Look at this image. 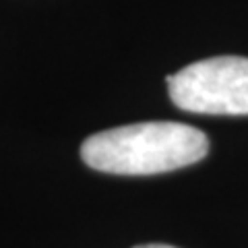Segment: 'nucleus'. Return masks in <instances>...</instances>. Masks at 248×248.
<instances>
[{
	"label": "nucleus",
	"instance_id": "nucleus-1",
	"mask_svg": "<svg viewBox=\"0 0 248 248\" xmlns=\"http://www.w3.org/2000/svg\"><path fill=\"white\" fill-rule=\"evenodd\" d=\"M209 151V139L180 122H139L91 135L81 147L93 170L124 176H149L197 164Z\"/></svg>",
	"mask_w": 248,
	"mask_h": 248
},
{
	"label": "nucleus",
	"instance_id": "nucleus-2",
	"mask_svg": "<svg viewBox=\"0 0 248 248\" xmlns=\"http://www.w3.org/2000/svg\"><path fill=\"white\" fill-rule=\"evenodd\" d=\"M172 102L192 114H248V58L217 56L199 60L168 77Z\"/></svg>",
	"mask_w": 248,
	"mask_h": 248
},
{
	"label": "nucleus",
	"instance_id": "nucleus-3",
	"mask_svg": "<svg viewBox=\"0 0 248 248\" xmlns=\"http://www.w3.org/2000/svg\"><path fill=\"white\" fill-rule=\"evenodd\" d=\"M135 248H176V246H168V244H145V246H135Z\"/></svg>",
	"mask_w": 248,
	"mask_h": 248
}]
</instances>
